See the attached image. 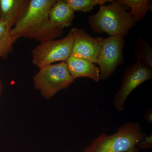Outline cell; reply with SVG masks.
Masks as SVG:
<instances>
[{
  "instance_id": "1",
  "label": "cell",
  "mask_w": 152,
  "mask_h": 152,
  "mask_svg": "<svg viewBox=\"0 0 152 152\" xmlns=\"http://www.w3.org/2000/svg\"><path fill=\"white\" fill-rule=\"evenodd\" d=\"M56 1L30 0L23 15L11 29V34L40 43L61 37L63 29L53 26L49 18L50 10Z\"/></svg>"
},
{
  "instance_id": "2",
  "label": "cell",
  "mask_w": 152,
  "mask_h": 152,
  "mask_svg": "<svg viewBox=\"0 0 152 152\" xmlns=\"http://www.w3.org/2000/svg\"><path fill=\"white\" fill-rule=\"evenodd\" d=\"M141 130L139 122L126 123L112 134L101 133L83 152H139L137 145L147 136Z\"/></svg>"
},
{
  "instance_id": "3",
  "label": "cell",
  "mask_w": 152,
  "mask_h": 152,
  "mask_svg": "<svg viewBox=\"0 0 152 152\" xmlns=\"http://www.w3.org/2000/svg\"><path fill=\"white\" fill-rule=\"evenodd\" d=\"M128 8L115 1L107 5H100L97 13L89 17L90 28L95 33H105L110 37L127 35L136 23Z\"/></svg>"
},
{
  "instance_id": "4",
  "label": "cell",
  "mask_w": 152,
  "mask_h": 152,
  "mask_svg": "<svg viewBox=\"0 0 152 152\" xmlns=\"http://www.w3.org/2000/svg\"><path fill=\"white\" fill-rule=\"evenodd\" d=\"M33 80L34 88L47 99L53 97L61 90L67 88L75 80L65 62L42 67Z\"/></svg>"
},
{
  "instance_id": "5",
  "label": "cell",
  "mask_w": 152,
  "mask_h": 152,
  "mask_svg": "<svg viewBox=\"0 0 152 152\" xmlns=\"http://www.w3.org/2000/svg\"><path fill=\"white\" fill-rule=\"evenodd\" d=\"M75 38V28L65 37L41 43L31 51L33 64L39 69L56 62H65L71 56Z\"/></svg>"
},
{
  "instance_id": "6",
  "label": "cell",
  "mask_w": 152,
  "mask_h": 152,
  "mask_svg": "<svg viewBox=\"0 0 152 152\" xmlns=\"http://www.w3.org/2000/svg\"><path fill=\"white\" fill-rule=\"evenodd\" d=\"M125 43L123 36L103 39L96 63L99 67L100 80L108 78L118 66L124 64L123 51Z\"/></svg>"
},
{
  "instance_id": "7",
  "label": "cell",
  "mask_w": 152,
  "mask_h": 152,
  "mask_svg": "<svg viewBox=\"0 0 152 152\" xmlns=\"http://www.w3.org/2000/svg\"><path fill=\"white\" fill-rule=\"evenodd\" d=\"M152 78V69L138 62L129 66L125 70L121 86L113 100L114 107L117 112L124 109L125 102L135 89L145 82Z\"/></svg>"
},
{
  "instance_id": "8",
  "label": "cell",
  "mask_w": 152,
  "mask_h": 152,
  "mask_svg": "<svg viewBox=\"0 0 152 152\" xmlns=\"http://www.w3.org/2000/svg\"><path fill=\"white\" fill-rule=\"evenodd\" d=\"M103 39L93 38L83 29L75 28V38L71 56L96 63Z\"/></svg>"
},
{
  "instance_id": "9",
  "label": "cell",
  "mask_w": 152,
  "mask_h": 152,
  "mask_svg": "<svg viewBox=\"0 0 152 152\" xmlns=\"http://www.w3.org/2000/svg\"><path fill=\"white\" fill-rule=\"evenodd\" d=\"M72 77L74 80L86 77L96 82L100 80L99 69L90 61L70 56L65 62Z\"/></svg>"
},
{
  "instance_id": "10",
  "label": "cell",
  "mask_w": 152,
  "mask_h": 152,
  "mask_svg": "<svg viewBox=\"0 0 152 152\" xmlns=\"http://www.w3.org/2000/svg\"><path fill=\"white\" fill-rule=\"evenodd\" d=\"M30 0H0V21L7 22L13 28L21 18Z\"/></svg>"
},
{
  "instance_id": "11",
  "label": "cell",
  "mask_w": 152,
  "mask_h": 152,
  "mask_svg": "<svg viewBox=\"0 0 152 152\" xmlns=\"http://www.w3.org/2000/svg\"><path fill=\"white\" fill-rule=\"evenodd\" d=\"M74 12L65 0H57L49 12V20L53 26L63 29L72 25Z\"/></svg>"
},
{
  "instance_id": "12",
  "label": "cell",
  "mask_w": 152,
  "mask_h": 152,
  "mask_svg": "<svg viewBox=\"0 0 152 152\" xmlns=\"http://www.w3.org/2000/svg\"><path fill=\"white\" fill-rule=\"evenodd\" d=\"M10 26L7 22L0 21V58L6 59L13 52L14 44L19 37L11 34Z\"/></svg>"
},
{
  "instance_id": "13",
  "label": "cell",
  "mask_w": 152,
  "mask_h": 152,
  "mask_svg": "<svg viewBox=\"0 0 152 152\" xmlns=\"http://www.w3.org/2000/svg\"><path fill=\"white\" fill-rule=\"evenodd\" d=\"M116 2L131 9L129 13L134 21L139 22L144 18L148 11L152 12L151 1L150 0H117Z\"/></svg>"
},
{
  "instance_id": "14",
  "label": "cell",
  "mask_w": 152,
  "mask_h": 152,
  "mask_svg": "<svg viewBox=\"0 0 152 152\" xmlns=\"http://www.w3.org/2000/svg\"><path fill=\"white\" fill-rule=\"evenodd\" d=\"M137 62L152 69V48L145 38H139L135 50Z\"/></svg>"
},
{
  "instance_id": "15",
  "label": "cell",
  "mask_w": 152,
  "mask_h": 152,
  "mask_svg": "<svg viewBox=\"0 0 152 152\" xmlns=\"http://www.w3.org/2000/svg\"><path fill=\"white\" fill-rule=\"evenodd\" d=\"M68 5L74 12L87 13L90 12L97 5L104 4L105 3L113 1L112 0H65Z\"/></svg>"
},
{
  "instance_id": "16",
  "label": "cell",
  "mask_w": 152,
  "mask_h": 152,
  "mask_svg": "<svg viewBox=\"0 0 152 152\" xmlns=\"http://www.w3.org/2000/svg\"><path fill=\"white\" fill-rule=\"evenodd\" d=\"M137 148L141 149H148L152 147V134L147 136L145 139L137 145Z\"/></svg>"
},
{
  "instance_id": "17",
  "label": "cell",
  "mask_w": 152,
  "mask_h": 152,
  "mask_svg": "<svg viewBox=\"0 0 152 152\" xmlns=\"http://www.w3.org/2000/svg\"><path fill=\"white\" fill-rule=\"evenodd\" d=\"M145 121L150 124L152 123V110L151 107H149L147 110L144 117Z\"/></svg>"
},
{
  "instance_id": "18",
  "label": "cell",
  "mask_w": 152,
  "mask_h": 152,
  "mask_svg": "<svg viewBox=\"0 0 152 152\" xmlns=\"http://www.w3.org/2000/svg\"><path fill=\"white\" fill-rule=\"evenodd\" d=\"M3 91V84L2 83L1 80V79H0V96L2 94V93Z\"/></svg>"
}]
</instances>
